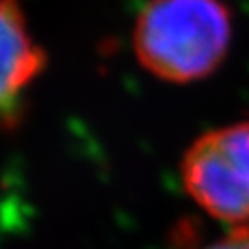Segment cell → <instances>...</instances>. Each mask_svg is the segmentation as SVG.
I'll list each match as a JSON object with an SVG mask.
<instances>
[{"mask_svg":"<svg viewBox=\"0 0 249 249\" xmlns=\"http://www.w3.org/2000/svg\"><path fill=\"white\" fill-rule=\"evenodd\" d=\"M45 67L20 0H0V128L14 126L26 90Z\"/></svg>","mask_w":249,"mask_h":249,"instance_id":"obj_3","label":"cell"},{"mask_svg":"<svg viewBox=\"0 0 249 249\" xmlns=\"http://www.w3.org/2000/svg\"><path fill=\"white\" fill-rule=\"evenodd\" d=\"M184 191L208 216L249 226V120L196 138L180 161Z\"/></svg>","mask_w":249,"mask_h":249,"instance_id":"obj_2","label":"cell"},{"mask_svg":"<svg viewBox=\"0 0 249 249\" xmlns=\"http://www.w3.org/2000/svg\"><path fill=\"white\" fill-rule=\"evenodd\" d=\"M230 43L231 14L222 0H149L132 36L140 65L167 83L210 77Z\"/></svg>","mask_w":249,"mask_h":249,"instance_id":"obj_1","label":"cell"},{"mask_svg":"<svg viewBox=\"0 0 249 249\" xmlns=\"http://www.w3.org/2000/svg\"><path fill=\"white\" fill-rule=\"evenodd\" d=\"M204 249H249V226L231 228L230 233L222 235Z\"/></svg>","mask_w":249,"mask_h":249,"instance_id":"obj_4","label":"cell"}]
</instances>
